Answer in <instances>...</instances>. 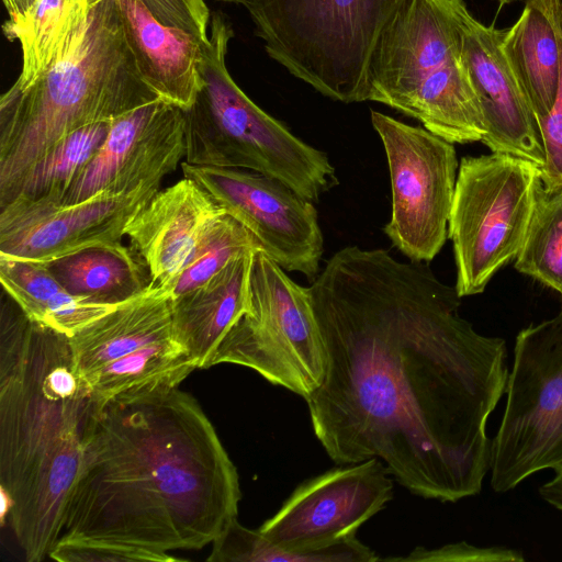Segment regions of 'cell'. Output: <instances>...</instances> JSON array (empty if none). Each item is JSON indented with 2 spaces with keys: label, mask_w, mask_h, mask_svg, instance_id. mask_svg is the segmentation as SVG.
<instances>
[{
  "label": "cell",
  "mask_w": 562,
  "mask_h": 562,
  "mask_svg": "<svg viewBox=\"0 0 562 562\" xmlns=\"http://www.w3.org/2000/svg\"><path fill=\"white\" fill-rule=\"evenodd\" d=\"M307 291L326 371L305 401L329 458H378L427 499L479 494L486 422L506 391L505 340L475 331L456 286L425 262L385 249L337 250Z\"/></svg>",
  "instance_id": "1"
},
{
  "label": "cell",
  "mask_w": 562,
  "mask_h": 562,
  "mask_svg": "<svg viewBox=\"0 0 562 562\" xmlns=\"http://www.w3.org/2000/svg\"><path fill=\"white\" fill-rule=\"evenodd\" d=\"M238 472L178 387L94 407L59 538L169 553L213 542L238 515Z\"/></svg>",
  "instance_id": "2"
},
{
  "label": "cell",
  "mask_w": 562,
  "mask_h": 562,
  "mask_svg": "<svg viewBox=\"0 0 562 562\" xmlns=\"http://www.w3.org/2000/svg\"><path fill=\"white\" fill-rule=\"evenodd\" d=\"M10 297V296H9ZM95 403L69 337L30 319L10 297L0 323V488L29 562L59 539Z\"/></svg>",
  "instance_id": "3"
},
{
  "label": "cell",
  "mask_w": 562,
  "mask_h": 562,
  "mask_svg": "<svg viewBox=\"0 0 562 562\" xmlns=\"http://www.w3.org/2000/svg\"><path fill=\"white\" fill-rule=\"evenodd\" d=\"M159 99L145 83L114 0H77L50 64L29 86L0 98V207L56 143Z\"/></svg>",
  "instance_id": "4"
},
{
  "label": "cell",
  "mask_w": 562,
  "mask_h": 562,
  "mask_svg": "<svg viewBox=\"0 0 562 562\" xmlns=\"http://www.w3.org/2000/svg\"><path fill=\"white\" fill-rule=\"evenodd\" d=\"M233 36L227 15L213 11L209 43L202 46L204 85L183 110L186 162L256 171L318 202L337 184L334 166L326 153L296 137L238 87L226 65Z\"/></svg>",
  "instance_id": "5"
},
{
  "label": "cell",
  "mask_w": 562,
  "mask_h": 562,
  "mask_svg": "<svg viewBox=\"0 0 562 562\" xmlns=\"http://www.w3.org/2000/svg\"><path fill=\"white\" fill-rule=\"evenodd\" d=\"M368 101L418 120L449 143L485 135L481 106L446 0H405L372 52Z\"/></svg>",
  "instance_id": "6"
},
{
  "label": "cell",
  "mask_w": 562,
  "mask_h": 562,
  "mask_svg": "<svg viewBox=\"0 0 562 562\" xmlns=\"http://www.w3.org/2000/svg\"><path fill=\"white\" fill-rule=\"evenodd\" d=\"M405 0H239L268 56L317 92L368 101L376 42Z\"/></svg>",
  "instance_id": "7"
},
{
  "label": "cell",
  "mask_w": 562,
  "mask_h": 562,
  "mask_svg": "<svg viewBox=\"0 0 562 562\" xmlns=\"http://www.w3.org/2000/svg\"><path fill=\"white\" fill-rule=\"evenodd\" d=\"M541 184L540 168L526 159L499 153L462 158L448 223L461 297L482 293L516 259Z\"/></svg>",
  "instance_id": "8"
},
{
  "label": "cell",
  "mask_w": 562,
  "mask_h": 562,
  "mask_svg": "<svg viewBox=\"0 0 562 562\" xmlns=\"http://www.w3.org/2000/svg\"><path fill=\"white\" fill-rule=\"evenodd\" d=\"M248 300V312L221 341L209 368L243 366L305 400L321 385L326 371L307 288L258 248L251 256Z\"/></svg>",
  "instance_id": "9"
},
{
  "label": "cell",
  "mask_w": 562,
  "mask_h": 562,
  "mask_svg": "<svg viewBox=\"0 0 562 562\" xmlns=\"http://www.w3.org/2000/svg\"><path fill=\"white\" fill-rule=\"evenodd\" d=\"M505 393L504 416L491 442V486L498 493L562 465V307L519 331Z\"/></svg>",
  "instance_id": "10"
},
{
  "label": "cell",
  "mask_w": 562,
  "mask_h": 562,
  "mask_svg": "<svg viewBox=\"0 0 562 562\" xmlns=\"http://www.w3.org/2000/svg\"><path fill=\"white\" fill-rule=\"evenodd\" d=\"M371 123L386 156L391 218L384 233L412 261L428 262L448 237L458 160L452 143L378 111Z\"/></svg>",
  "instance_id": "11"
},
{
  "label": "cell",
  "mask_w": 562,
  "mask_h": 562,
  "mask_svg": "<svg viewBox=\"0 0 562 562\" xmlns=\"http://www.w3.org/2000/svg\"><path fill=\"white\" fill-rule=\"evenodd\" d=\"M181 168L184 177L238 221L281 268L312 281L317 277L324 238L312 201L256 171L188 162Z\"/></svg>",
  "instance_id": "12"
},
{
  "label": "cell",
  "mask_w": 562,
  "mask_h": 562,
  "mask_svg": "<svg viewBox=\"0 0 562 562\" xmlns=\"http://www.w3.org/2000/svg\"><path fill=\"white\" fill-rule=\"evenodd\" d=\"M393 480L378 458L340 464L301 483L258 530L273 546L311 551L356 537L393 497Z\"/></svg>",
  "instance_id": "13"
},
{
  "label": "cell",
  "mask_w": 562,
  "mask_h": 562,
  "mask_svg": "<svg viewBox=\"0 0 562 562\" xmlns=\"http://www.w3.org/2000/svg\"><path fill=\"white\" fill-rule=\"evenodd\" d=\"M159 187L149 183L125 193L101 192L69 204L18 198L0 207V256L46 263L121 243Z\"/></svg>",
  "instance_id": "14"
},
{
  "label": "cell",
  "mask_w": 562,
  "mask_h": 562,
  "mask_svg": "<svg viewBox=\"0 0 562 562\" xmlns=\"http://www.w3.org/2000/svg\"><path fill=\"white\" fill-rule=\"evenodd\" d=\"M184 156L183 110L156 99L111 121L104 143L58 203L160 184Z\"/></svg>",
  "instance_id": "15"
},
{
  "label": "cell",
  "mask_w": 562,
  "mask_h": 562,
  "mask_svg": "<svg viewBox=\"0 0 562 562\" xmlns=\"http://www.w3.org/2000/svg\"><path fill=\"white\" fill-rule=\"evenodd\" d=\"M446 3L483 114L482 142L492 153L526 159L541 170L544 149L538 120L503 50L505 30L480 22L464 0Z\"/></svg>",
  "instance_id": "16"
},
{
  "label": "cell",
  "mask_w": 562,
  "mask_h": 562,
  "mask_svg": "<svg viewBox=\"0 0 562 562\" xmlns=\"http://www.w3.org/2000/svg\"><path fill=\"white\" fill-rule=\"evenodd\" d=\"M225 210L194 180L184 177L159 190L126 228L153 285L168 289L210 226Z\"/></svg>",
  "instance_id": "17"
},
{
  "label": "cell",
  "mask_w": 562,
  "mask_h": 562,
  "mask_svg": "<svg viewBox=\"0 0 562 562\" xmlns=\"http://www.w3.org/2000/svg\"><path fill=\"white\" fill-rule=\"evenodd\" d=\"M121 24L145 83L156 95L188 110L204 81L202 44L193 35L161 23L144 0H114Z\"/></svg>",
  "instance_id": "18"
},
{
  "label": "cell",
  "mask_w": 562,
  "mask_h": 562,
  "mask_svg": "<svg viewBox=\"0 0 562 562\" xmlns=\"http://www.w3.org/2000/svg\"><path fill=\"white\" fill-rule=\"evenodd\" d=\"M252 252L237 257L202 285L171 297L173 336L196 369L209 368L221 341L248 312Z\"/></svg>",
  "instance_id": "19"
},
{
  "label": "cell",
  "mask_w": 562,
  "mask_h": 562,
  "mask_svg": "<svg viewBox=\"0 0 562 562\" xmlns=\"http://www.w3.org/2000/svg\"><path fill=\"white\" fill-rule=\"evenodd\" d=\"M175 338L169 290L150 285L69 337L77 371L89 383L106 364L147 345Z\"/></svg>",
  "instance_id": "20"
},
{
  "label": "cell",
  "mask_w": 562,
  "mask_h": 562,
  "mask_svg": "<svg viewBox=\"0 0 562 562\" xmlns=\"http://www.w3.org/2000/svg\"><path fill=\"white\" fill-rule=\"evenodd\" d=\"M503 50L537 120L554 103L561 72L559 40L540 0H526L515 24L505 29Z\"/></svg>",
  "instance_id": "21"
},
{
  "label": "cell",
  "mask_w": 562,
  "mask_h": 562,
  "mask_svg": "<svg viewBox=\"0 0 562 562\" xmlns=\"http://www.w3.org/2000/svg\"><path fill=\"white\" fill-rule=\"evenodd\" d=\"M0 281L30 319L68 337L122 304L97 303L69 293L44 262L0 256Z\"/></svg>",
  "instance_id": "22"
},
{
  "label": "cell",
  "mask_w": 562,
  "mask_h": 562,
  "mask_svg": "<svg viewBox=\"0 0 562 562\" xmlns=\"http://www.w3.org/2000/svg\"><path fill=\"white\" fill-rule=\"evenodd\" d=\"M140 257L122 243L95 246L65 256L47 268L71 294L102 304H121L150 285Z\"/></svg>",
  "instance_id": "23"
},
{
  "label": "cell",
  "mask_w": 562,
  "mask_h": 562,
  "mask_svg": "<svg viewBox=\"0 0 562 562\" xmlns=\"http://www.w3.org/2000/svg\"><path fill=\"white\" fill-rule=\"evenodd\" d=\"M195 369L176 338H169L110 362L89 384L95 407H100L119 396L178 387Z\"/></svg>",
  "instance_id": "24"
},
{
  "label": "cell",
  "mask_w": 562,
  "mask_h": 562,
  "mask_svg": "<svg viewBox=\"0 0 562 562\" xmlns=\"http://www.w3.org/2000/svg\"><path fill=\"white\" fill-rule=\"evenodd\" d=\"M111 121L83 126L56 143L30 167L8 203L18 198L60 202L104 143Z\"/></svg>",
  "instance_id": "25"
},
{
  "label": "cell",
  "mask_w": 562,
  "mask_h": 562,
  "mask_svg": "<svg viewBox=\"0 0 562 562\" xmlns=\"http://www.w3.org/2000/svg\"><path fill=\"white\" fill-rule=\"evenodd\" d=\"M209 562H375L380 558L356 537L304 552L273 546L257 529L234 518L213 540Z\"/></svg>",
  "instance_id": "26"
},
{
  "label": "cell",
  "mask_w": 562,
  "mask_h": 562,
  "mask_svg": "<svg viewBox=\"0 0 562 562\" xmlns=\"http://www.w3.org/2000/svg\"><path fill=\"white\" fill-rule=\"evenodd\" d=\"M77 0H37L20 19L5 21L2 30L21 48V72L14 86L33 82L50 64L66 36Z\"/></svg>",
  "instance_id": "27"
},
{
  "label": "cell",
  "mask_w": 562,
  "mask_h": 562,
  "mask_svg": "<svg viewBox=\"0 0 562 562\" xmlns=\"http://www.w3.org/2000/svg\"><path fill=\"white\" fill-rule=\"evenodd\" d=\"M515 268L562 295V184H541Z\"/></svg>",
  "instance_id": "28"
},
{
  "label": "cell",
  "mask_w": 562,
  "mask_h": 562,
  "mask_svg": "<svg viewBox=\"0 0 562 562\" xmlns=\"http://www.w3.org/2000/svg\"><path fill=\"white\" fill-rule=\"evenodd\" d=\"M258 248L256 238L224 213L210 226L189 262L167 290L172 299L184 294L209 281L237 257Z\"/></svg>",
  "instance_id": "29"
},
{
  "label": "cell",
  "mask_w": 562,
  "mask_h": 562,
  "mask_svg": "<svg viewBox=\"0 0 562 562\" xmlns=\"http://www.w3.org/2000/svg\"><path fill=\"white\" fill-rule=\"evenodd\" d=\"M555 29L561 72L557 97L550 113L538 121L544 149L541 179L546 187L562 184V0H540Z\"/></svg>",
  "instance_id": "30"
},
{
  "label": "cell",
  "mask_w": 562,
  "mask_h": 562,
  "mask_svg": "<svg viewBox=\"0 0 562 562\" xmlns=\"http://www.w3.org/2000/svg\"><path fill=\"white\" fill-rule=\"evenodd\" d=\"M48 557L59 562H173L181 560L170 553L75 538H59L50 549Z\"/></svg>",
  "instance_id": "31"
},
{
  "label": "cell",
  "mask_w": 562,
  "mask_h": 562,
  "mask_svg": "<svg viewBox=\"0 0 562 562\" xmlns=\"http://www.w3.org/2000/svg\"><path fill=\"white\" fill-rule=\"evenodd\" d=\"M151 13L164 24L180 29L209 43L211 11L204 0H144Z\"/></svg>",
  "instance_id": "32"
},
{
  "label": "cell",
  "mask_w": 562,
  "mask_h": 562,
  "mask_svg": "<svg viewBox=\"0 0 562 562\" xmlns=\"http://www.w3.org/2000/svg\"><path fill=\"white\" fill-rule=\"evenodd\" d=\"M384 561H524L519 551L506 548H477L465 542L447 544L432 550L416 547L407 557L385 558Z\"/></svg>",
  "instance_id": "33"
},
{
  "label": "cell",
  "mask_w": 562,
  "mask_h": 562,
  "mask_svg": "<svg viewBox=\"0 0 562 562\" xmlns=\"http://www.w3.org/2000/svg\"><path fill=\"white\" fill-rule=\"evenodd\" d=\"M541 497L562 510V465L555 469V476L539 488Z\"/></svg>",
  "instance_id": "34"
},
{
  "label": "cell",
  "mask_w": 562,
  "mask_h": 562,
  "mask_svg": "<svg viewBox=\"0 0 562 562\" xmlns=\"http://www.w3.org/2000/svg\"><path fill=\"white\" fill-rule=\"evenodd\" d=\"M37 0H3L8 12L7 21H15L23 16Z\"/></svg>",
  "instance_id": "35"
},
{
  "label": "cell",
  "mask_w": 562,
  "mask_h": 562,
  "mask_svg": "<svg viewBox=\"0 0 562 562\" xmlns=\"http://www.w3.org/2000/svg\"><path fill=\"white\" fill-rule=\"evenodd\" d=\"M216 1L238 3L239 0H216Z\"/></svg>",
  "instance_id": "36"
},
{
  "label": "cell",
  "mask_w": 562,
  "mask_h": 562,
  "mask_svg": "<svg viewBox=\"0 0 562 562\" xmlns=\"http://www.w3.org/2000/svg\"><path fill=\"white\" fill-rule=\"evenodd\" d=\"M498 1L501 4H505V3H509L512 0H496Z\"/></svg>",
  "instance_id": "37"
}]
</instances>
